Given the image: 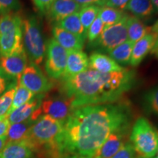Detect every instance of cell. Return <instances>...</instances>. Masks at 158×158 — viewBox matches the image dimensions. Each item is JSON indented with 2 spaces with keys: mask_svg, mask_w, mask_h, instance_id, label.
Wrapping results in <instances>:
<instances>
[{
  "mask_svg": "<svg viewBox=\"0 0 158 158\" xmlns=\"http://www.w3.org/2000/svg\"><path fill=\"white\" fill-rule=\"evenodd\" d=\"M151 158H156V157H151Z\"/></svg>",
  "mask_w": 158,
  "mask_h": 158,
  "instance_id": "bcb514c9",
  "label": "cell"
},
{
  "mask_svg": "<svg viewBox=\"0 0 158 158\" xmlns=\"http://www.w3.org/2000/svg\"><path fill=\"white\" fill-rule=\"evenodd\" d=\"M127 129L118 130L110 134L91 158H110L114 156L126 143Z\"/></svg>",
  "mask_w": 158,
  "mask_h": 158,
  "instance_id": "4fadbf2b",
  "label": "cell"
},
{
  "mask_svg": "<svg viewBox=\"0 0 158 158\" xmlns=\"http://www.w3.org/2000/svg\"><path fill=\"white\" fill-rule=\"evenodd\" d=\"M143 106L148 112L158 116V86L144 94Z\"/></svg>",
  "mask_w": 158,
  "mask_h": 158,
  "instance_id": "83f0119b",
  "label": "cell"
},
{
  "mask_svg": "<svg viewBox=\"0 0 158 158\" xmlns=\"http://www.w3.org/2000/svg\"><path fill=\"white\" fill-rule=\"evenodd\" d=\"M104 29V24L102 20L98 16L96 18L93 23L91 24L86 32V37L90 43L94 42L101 35Z\"/></svg>",
  "mask_w": 158,
  "mask_h": 158,
  "instance_id": "f546056e",
  "label": "cell"
},
{
  "mask_svg": "<svg viewBox=\"0 0 158 158\" xmlns=\"http://www.w3.org/2000/svg\"><path fill=\"white\" fill-rule=\"evenodd\" d=\"M27 62L28 57L24 48L8 56H0V68L7 76L18 81L27 68Z\"/></svg>",
  "mask_w": 158,
  "mask_h": 158,
  "instance_id": "7c38bea8",
  "label": "cell"
},
{
  "mask_svg": "<svg viewBox=\"0 0 158 158\" xmlns=\"http://www.w3.org/2000/svg\"><path fill=\"white\" fill-rule=\"evenodd\" d=\"M88 68L89 59L86 53L82 51H68L66 69L62 78L73 77L88 70Z\"/></svg>",
  "mask_w": 158,
  "mask_h": 158,
  "instance_id": "5bb4252c",
  "label": "cell"
},
{
  "mask_svg": "<svg viewBox=\"0 0 158 158\" xmlns=\"http://www.w3.org/2000/svg\"><path fill=\"white\" fill-rule=\"evenodd\" d=\"M74 1L78 3L79 5L81 6L82 7H84L86 6L93 5V4H96L97 5L101 0H74Z\"/></svg>",
  "mask_w": 158,
  "mask_h": 158,
  "instance_id": "8d00e7d4",
  "label": "cell"
},
{
  "mask_svg": "<svg viewBox=\"0 0 158 158\" xmlns=\"http://www.w3.org/2000/svg\"><path fill=\"white\" fill-rule=\"evenodd\" d=\"M54 39L67 51H81L84 48L85 37L78 36L64 30L55 24L52 28Z\"/></svg>",
  "mask_w": 158,
  "mask_h": 158,
  "instance_id": "9a60e30c",
  "label": "cell"
},
{
  "mask_svg": "<svg viewBox=\"0 0 158 158\" xmlns=\"http://www.w3.org/2000/svg\"><path fill=\"white\" fill-rule=\"evenodd\" d=\"M64 124L48 115H41L31 126L24 140L35 152L47 158L62 157L60 140Z\"/></svg>",
  "mask_w": 158,
  "mask_h": 158,
  "instance_id": "3957f363",
  "label": "cell"
},
{
  "mask_svg": "<svg viewBox=\"0 0 158 158\" xmlns=\"http://www.w3.org/2000/svg\"><path fill=\"white\" fill-rule=\"evenodd\" d=\"M135 43L130 40H127L122 43L108 53L110 58H112L116 62L121 64H128L131 59L132 52Z\"/></svg>",
  "mask_w": 158,
  "mask_h": 158,
  "instance_id": "cb8c5ba5",
  "label": "cell"
},
{
  "mask_svg": "<svg viewBox=\"0 0 158 158\" xmlns=\"http://www.w3.org/2000/svg\"><path fill=\"white\" fill-rule=\"evenodd\" d=\"M89 66L92 70L103 73L121 71L124 69L110 56L99 52H94L90 55Z\"/></svg>",
  "mask_w": 158,
  "mask_h": 158,
  "instance_id": "ac0fdd59",
  "label": "cell"
},
{
  "mask_svg": "<svg viewBox=\"0 0 158 158\" xmlns=\"http://www.w3.org/2000/svg\"><path fill=\"white\" fill-rule=\"evenodd\" d=\"M16 85L10 88L5 93L0 97V117L8 114L16 89Z\"/></svg>",
  "mask_w": 158,
  "mask_h": 158,
  "instance_id": "f1b7e54d",
  "label": "cell"
},
{
  "mask_svg": "<svg viewBox=\"0 0 158 158\" xmlns=\"http://www.w3.org/2000/svg\"><path fill=\"white\" fill-rule=\"evenodd\" d=\"M35 94L34 93L27 89V88L22 86L20 82H18L16 85V89H15L14 97H13V102H12V106L10 109L9 110V114L13 112V110L17 109L18 108L21 107L23 105L27 103L29 100L34 98ZM7 114V115H8Z\"/></svg>",
  "mask_w": 158,
  "mask_h": 158,
  "instance_id": "484cf974",
  "label": "cell"
},
{
  "mask_svg": "<svg viewBox=\"0 0 158 158\" xmlns=\"http://www.w3.org/2000/svg\"><path fill=\"white\" fill-rule=\"evenodd\" d=\"M35 122L34 120L29 118L25 122L10 124L7 133V143L24 141Z\"/></svg>",
  "mask_w": 158,
  "mask_h": 158,
  "instance_id": "7402d4cb",
  "label": "cell"
},
{
  "mask_svg": "<svg viewBox=\"0 0 158 158\" xmlns=\"http://www.w3.org/2000/svg\"><path fill=\"white\" fill-rule=\"evenodd\" d=\"M106 0H101V1H100V2H99L97 5H98V6H103L104 3L106 2Z\"/></svg>",
  "mask_w": 158,
  "mask_h": 158,
  "instance_id": "7bdbcfd3",
  "label": "cell"
},
{
  "mask_svg": "<svg viewBox=\"0 0 158 158\" xmlns=\"http://www.w3.org/2000/svg\"><path fill=\"white\" fill-rule=\"evenodd\" d=\"M128 18L129 15L125 14L118 23L104 29L101 35L91 43V45L97 51L109 53L127 41Z\"/></svg>",
  "mask_w": 158,
  "mask_h": 158,
  "instance_id": "52a82bcc",
  "label": "cell"
},
{
  "mask_svg": "<svg viewBox=\"0 0 158 158\" xmlns=\"http://www.w3.org/2000/svg\"><path fill=\"white\" fill-rule=\"evenodd\" d=\"M152 4L154 9L156 10V11L158 12V0H151Z\"/></svg>",
  "mask_w": 158,
  "mask_h": 158,
  "instance_id": "b9f144b4",
  "label": "cell"
},
{
  "mask_svg": "<svg viewBox=\"0 0 158 158\" xmlns=\"http://www.w3.org/2000/svg\"><path fill=\"white\" fill-rule=\"evenodd\" d=\"M151 53L152 54H155V56L158 59V41L156 42L155 46H154L152 50L151 51Z\"/></svg>",
  "mask_w": 158,
  "mask_h": 158,
  "instance_id": "f35d334b",
  "label": "cell"
},
{
  "mask_svg": "<svg viewBox=\"0 0 158 158\" xmlns=\"http://www.w3.org/2000/svg\"><path fill=\"white\" fill-rule=\"evenodd\" d=\"M10 125V124L9 122L7 115L0 117V137L4 135H7Z\"/></svg>",
  "mask_w": 158,
  "mask_h": 158,
  "instance_id": "d590c367",
  "label": "cell"
},
{
  "mask_svg": "<svg viewBox=\"0 0 158 158\" xmlns=\"http://www.w3.org/2000/svg\"><path fill=\"white\" fill-rule=\"evenodd\" d=\"M130 0H106L103 6L114 7V8L119 9L123 10Z\"/></svg>",
  "mask_w": 158,
  "mask_h": 158,
  "instance_id": "e575fe53",
  "label": "cell"
},
{
  "mask_svg": "<svg viewBox=\"0 0 158 158\" xmlns=\"http://www.w3.org/2000/svg\"><path fill=\"white\" fill-rule=\"evenodd\" d=\"M37 9L43 14H47L54 0H32Z\"/></svg>",
  "mask_w": 158,
  "mask_h": 158,
  "instance_id": "836d02e7",
  "label": "cell"
},
{
  "mask_svg": "<svg viewBox=\"0 0 158 158\" xmlns=\"http://www.w3.org/2000/svg\"><path fill=\"white\" fill-rule=\"evenodd\" d=\"M73 109L70 99L67 97L52 96L44 98L41 104L43 114L64 124Z\"/></svg>",
  "mask_w": 158,
  "mask_h": 158,
  "instance_id": "30bf717a",
  "label": "cell"
},
{
  "mask_svg": "<svg viewBox=\"0 0 158 158\" xmlns=\"http://www.w3.org/2000/svg\"><path fill=\"white\" fill-rule=\"evenodd\" d=\"M44 98L45 94H35L31 100L9 114L7 116L10 124L20 123L29 118L37 119L43 114L41 104Z\"/></svg>",
  "mask_w": 158,
  "mask_h": 158,
  "instance_id": "8fae6325",
  "label": "cell"
},
{
  "mask_svg": "<svg viewBox=\"0 0 158 158\" xmlns=\"http://www.w3.org/2000/svg\"><path fill=\"white\" fill-rule=\"evenodd\" d=\"M130 110L124 103L90 105L75 108L64 123L60 147L62 155L91 158L110 134L127 129Z\"/></svg>",
  "mask_w": 158,
  "mask_h": 158,
  "instance_id": "6da1fadb",
  "label": "cell"
},
{
  "mask_svg": "<svg viewBox=\"0 0 158 158\" xmlns=\"http://www.w3.org/2000/svg\"><path fill=\"white\" fill-rule=\"evenodd\" d=\"M134 80L135 73L127 69L109 73L89 69L62 79V87L75 108L116 102L131 89Z\"/></svg>",
  "mask_w": 158,
  "mask_h": 158,
  "instance_id": "7a4b0ae2",
  "label": "cell"
},
{
  "mask_svg": "<svg viewBox=\"0 0 158 158\" xmlns=\"http://www.w3.org/2000/svg\"><path fill=\"white\" fill-rule=\"evenodd\" d=\"M135 158H143V157H138H138H136Z\"/></svg>",
  "mask_w": 158,
  "mask_h": 158,
  "instance_id": "f6af8a7d",
  "label": "cell"
},
{
  "mask_svg": "<svg viewBox=\"0 0 158 158\" xmlns=\"http://www.w3.org/2000/svg\"><path fill=\"white\" fill-rule=\"evenodd\" d=\"M18 81L10 78L0 68V97L5 93L10 88L15 86L18 84Z\"/></svg>",
  "mask_w": 158,
  "mask_h": 158,
  "instance_id": "1f68e13d",
  "label": "cell"
},
{
  "mask_svg": "<svg viewBox=\"0 0 158 158\" xmlns=\"http://www.w3.org/2000/svg\"><path fill=\"white\" fill-rule=\"evenodd\" d=\"M157 37L158 35L151 31L134 44L130 61V64L132 66H138L150 51L152 50L157 40Z\"/></svg>",
  "mask_w": 158,
  "mask_h": 158,
  "instance_id": "e0dca14e",
  "label": "cell"
},
{
  "mask_svg": "<svg viewBox=\"0 0 158 158\" xmlns=\"http://www.w3.org/2000/svg\"><path fill=\"white\" fill-rule=\"evenodd\" d=\"M34 152L24 141L7 143L0 152V158H33Z\"/></svg>",
  "mask_w": 158,
  "mask_h": 158,
  "instance_id": "d6986e66",
  "label": "cell"
},
{
  "mask_svg": "<svg viewBox=\"0 0 158 158\" xmlns=\"http://www.w3.org/2000/svg\"><path fill=\"white\" fill-rule=\"evenodd\" d=\"M22 23L23 19L18 12L0 15V56L23 48Z\"/></svg>",
  "mask_w": 158,
  "mask_h": 158,
  "instance_id": "277c9868",
  "label": "cell"
},
{
  "mask_svg": "<svg viewBox=\"0 0 158 158\" xmlns=\"http://www.w3.org/2000/svg\"><path fill=\"white\" fill-rule=\"evenodd\" d=\"M23 46L30 63L38 66L43 62L46 52V43L44 41L39 21L35 15H29L23 19Z\"/></svg>",
  "mask_w": 158,
  "mask_h": 158,
  "instance_id": "8992f818",
  "label": "cell"
},
{
  "mask_svg": "<svg viewBox=\"0 0 158 158\" xmlns=\"http://www.w3.org/2000/svg\"><path fill=\"white\" fill-rule=\"evenodd\" d=\"M151 31V27L145 26L139 19L134 15H129L127 19L128 40L135 43Z\"/></svg>",
  "mask_w": 158,
  "mask_h": 158,
  "instance_id": "ffe728a7",
  "label": "cell"
},
{
  "mask_svg": "<svg viewBox=\"0 0 158 158\" xmlns=\"http://www.w3.org/2000/svg\"><path fill=\"white\" fill-rule=\"evenodd\" d=\"M100 9V6L91 5L82 7L81 10L79 11V17H80L81 22L82 23L86 35L91 24L93 23V21L98 17Z\"/></svg>",
  "mask_w": 158,
  "mask_h": 158,
  "instance_id": "4316f807",
  "label": "cell"
},
{
  "mask_svg": "<svg viewBox=\"0 0 158 158\" xmlns=\"http://www.w3.org/2000/svg\"><path fill=\"white\" fill-rule=\"evenodd\" d=\"M56 24L69 32L78 35V36L84 37L85 38L86 37V32L79 17V12L68 15Z\"/></svg>",
  "mask_w": 158,
  "mask_h": 158,
  "instance_id": "603a6c76",
  "label": "cell"
},
{
  "mask_svg": "<svg viewBox=\"0 0 158 158\" xmlns=\"http://www.w3.org/2000/svg\"><path fill=\"white\" fill-rule=\"evenodd\" d=\"M45 54V69L48 76L53 79L62 78L66 69L68 51L51 38L46 43Z\"/></svg>",
  "mask_w": 158,
  "mask_h": 158,
  "instance_id": "ba28073f",
  "label": "cell"
},
{
  "mask_svg": "<svg viewBox=\"0 0 158 158\" xmlns=\"http://www.w3.org/2000/svg\"><path fill=\"white\" fill-rule=\"evenodd\" d=\"M136 152L130 141L126 142L122 147L110 158H135Z\"/></svg>",
  "mask_w": 158,
  "mask_h": 158,
  "instance_id": "d6a6232c",
  "label": "cell"
},
{
  "mask_svg": "<svg viewBox=\"0 0 158 158\" xmlns=\"http://www.w3.org/2000/svg\"><path fill=\"white\" fill-rule=\"evenodd\" d=\"M81 8L74 0H54L47 14L51 21L58 23L68 15L78 13Z\"/></svg>",
  "mask_w": 158,
  "mask_h": 158,
  "instance_id": "2e32d148",
  "label": "cell"
},
{
  "mask_svg": "<svg viewBox=\"0 0 158 158\" xmlns=\"http://www.w3.org/2000/svg\"><path fill=\"white\" fill-rule=\"evenodd\" d=\"M19 0H0V15L17 13L21 9Z\"/></svg>",
  "mask_w": 158,
  "mask_h": 158,
  "instance_id": "4dcf8cb0",
  "label": "cell"
},
{
  "mask_svg": "<svg viewBox=\"0 0 158 158\" xmlns=\"http://www.w3.org/2000/svg\"><path fill=\"white\" fill-rule=\"evenodd\" d=\"M20 84L35 94H44L53 87V84L37 65L29 63L21 75Z\"/></svg>",
  "mask_w": 158,
  "mask_h": 158,
  "instance_id": "9c48e42d",
  "label": "cell"
},
{
  "mask_svg": "<svg viewBox=\"0 0 158 158\" xmlns=\"http://www.w3.org/2000/svg\"><path fill=\"white\" fill-rule=\"evenodd\" d=\"M60 158H87L85 157L84 156H81V155H66L62 156Z\"/></svg>",
  "mask_w": 158,
  "mask_h": 158,
  "instance_id": "ab89813d",
  "label": "cell"
},
{
  "mask_svg": "<svg viewBox=\"0 0 158 158\" xmlns=\"http://www.w3.org/2000/svg\"><path fill=\"white\" fill-rule=\"evenodd\" d=\"M6 143H7V135H4L0 137V152L5 147Z\"/></svg>",
  "mask_w": 158,
  "mask_h": 158,
  "instance_id": "74e56055",
  "label": "cell"
},
{
  "mask_svg": "<svg viewBox=\"0 0 158 158\" xmlns=\"http://www.w3.org/2000/svg\"><path fill=\"white\" fill-rule=\"evenodd\" d=\"M155 156H156V157H156V158H158V149H157V154H156V155H155Z\"/></svg>",
  "mask_w": 158,
  "mask_h": 158,
  "instance_id": "ee69618b",
  "label": "cell"
},
{
  "mask_svg": "<svg viewBox=\"0 0 158 158\" xmlns=\"http://www.w3.org/2000/svg\"><path fill=\"white\" fill-rule=\"evenodd\" d=\"M124 10L130 11L138 19H148L155 12L151 0H130Z\"/></svg>",
  "mask_w": 158,
  "mask_h": 158,
  "instance_id": "44dd1931",
  "label": "cell"
},
{
  "mask_svg": "<svg viewBox=\"0 0 158 158\" xmlns=\"http://www.w3.org/2000/svg\"><path fill=\"white\" fill-rule=\"evenodd\" d=\"M157 41H158V37H157Z\"/></svg>",
  "mask_w": 158,
  "mask_h": 158,
  "instance_id": "7dc6e473",
  "label": "cell"
},
{
  "mask_svg": "<svg viewBox=\"0 0 158 158\" xmlns=\"http://www.w3.org/2000/svg\"><path fill=\"white\" fill-rule=\"evenodd\" d=\"M151 28H152V32L155 33V34L158 35V20L156 21L155 24L153 25V27H152Z\"/></svg>",
  "mask_w": 158,
  "mask_h": 158,
  "instance_id": "60d3db41",
  "label": "cell"
},
{
  "mask_svg": "<svg viewBox=\"0 0 158 158\" xmlns=\"http://www.w3.org/2000/svg\"><path fill=\"white\" fill-rule=\"evenodd\" d=\"M130 142L138 157H154L158 149V130L146 118H138L132 128Z\"/></svg>",
  "mask_w": 158,
  "mask_h": 158,
  "instance_id": "5b68a950",
  "label": "cell"
},
{
  "mask_svg": "<svg viewBox=\"0 0 158 158\" xmlns=\"http://www.w3.org/2000/svg\"><path fill=\"white\" fill-rule=\"evenodd\" d=\"M124 15L125 13L122 10L102 6L100 7L98 16L102 20L104 24V29H106L118 23L124 16Z\"/></svg>",
  "mask_w": 158,
  "mask_h": 158,
  "instance_id": "d4e9b609",
  "label": "cell"
}]
</instances>
